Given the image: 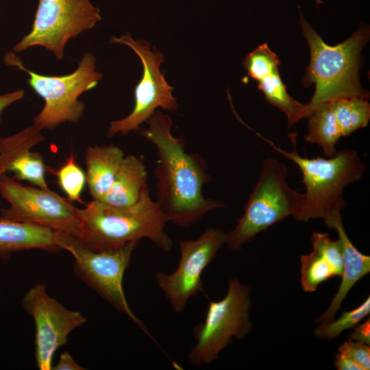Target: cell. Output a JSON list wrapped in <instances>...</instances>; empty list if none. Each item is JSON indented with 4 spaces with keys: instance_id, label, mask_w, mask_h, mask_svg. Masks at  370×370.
I'll use <instances>...</instances> for the list:
<instances>
[{
    "instance_id": "cell-17",
    "label": "cell",
    "mask_w": 370,
    "mask_h": 370,
    "mask_svg": "<svg viewBox=\"0 0 370 370\" xmlns=\"http://www.w3.org/2000/svg\"><path fill=\"white\" fill-rule=\"evenodd\" d=\"M147 184V172L141 157H124L113 184L100 201L114 207H128L139 199Z\"/></svg>"
},
{
    "instance_id": "cell-19",
    "label": "cell",
    "mask_w": 370,
    "mask_h": 370,
    "mask_svg": "<svg viewBox=\"0 0 370 370\" xmlns=\"http://www.w3.org/2000/svg\"><path fill=\"white\" fill-rule=\"evenodd\" d=\"M258 88L262 92L268 103L278 108L286 114L289 127L307 117L306 104L295 100L288 95L279 71L258 81Z\"/></svg>"
},
{
    "instance_id": "cell-18",
    "label": "cell",
    "mask_w": 370,
    "mask_h": 370,
    "mask_svg": "<svg viewBox=\"0 0 370 370\" xmlns=\"http://www.w3.org/2000/svg\"><path fill=\"white\" fill-rule=\"evenodd\" d=\"M308 118V133L305 140L318 145L325 156L332 157L337 152L336 145L343 136L338 124L332 101L318 106Z\"/></svg>"
},
{
    "instance_id": "cell-22",
    "label": "cell",
    "mask_w": 370,
    "mask_h": 370,
    "mask_svg": "<svg viewBox=\"0 0 370 370\" xmlns=\"http://www.w3.org/2000/svg\"><path fill=\"white\" fill-rule=\"evenodd\" d=\"M45 140L41 130L35 125L29 126L10 136L0 138V175L6 173L10 162L20 153L30 150Z\"/></svg>"
},
{
    "instance_id": "cell-31",
    "label": "cell",
    "mask_w": 370,
    "mask_h": 370,
    "mask_svg": "<svg viewBox=\"0 0 370 370\" xmlns=\"http://www.w3.org/2000/svg\"><path fill=\"white\" fill-rule=\"evenodd\" d=\"M54 370H84V368L79 365L67 352L62 353L58 362L54 367Z\"/></svg>"
},
{
    "instance_id": "cell-33",
    "label": "cell",
    "mask_w": 370,
    "mask_h": 370,
    "mask_svg": "<svg viewBox=\"0 0 370 370\" xmlns=\"http://www.w3.org/2000/svg\"><path fill=\"white\" fill-rule=\"evenodd\" d=\"M314 1L316 3L317 5L323 3L321 0H314Z\"/></svg>"
},
{
    "instance_id": "cell-24",
    "label": "cell",
    "mask_w": 370,
    "mask_h": 370,
    "mask_svg": "<svg viewBox=\"0 0 370 370\" xmlns=\"http://www.w3.org/2000/svg\"><path fill=\"white\" fill-rule=\"evenodd\" d=\"M370 312V297H368L357 308L344 312L336 320H332L320 325L315 329L314 334L318 337L330 341L339 336L344 330L354 328Z\"/></svg>"
},
{
    "instance_id": "cell-1",
    "label": "cell",
    "mask_w": 370,
    "mask_h": 370,
    "mask_svg": "<svg viewBox=\"0 0 370 370\" xmlns=\"http://www.w3.org/2000/svg\"><path fill=\"white\" fill-rule=\"evenodd\" d=\"M147 122L140 135L156 149V201L167 223L190 227L210 211L225 208L221 201L204 197L203 186L208 181L204 162L186 153L184 140L172 134L171 118L158 110Z\"/></svg>"
},
{
    "instance_id": "cell-10",
    "label": "cell",
    "mask_w": 370,
    "mask_h": 370,
    "mask_svg": "<svg viewBox=\"0 0 370 370\" xmlns=\"http://www.w3.org/2000/svg\"><path fill=\"white\" fill-rule=\"evenodd\" d=\"M101 20L99 8L90 0H38L32 29L13 51L19 53L41 46L62 60L68 41L91 29Z\"/></svg>"
},
{
    "instance_id": "cell-2",
    "label": "cell",
    "mask_w": 370,
    "mask_h": 370,
    "mask_svg": "<svg viewBox=\"0 0 370 370\" xmlns=\"http://www.w3.org/2000/svg\"><path fill=\"white\" fill-rule=\"evenodd\" d=\"M256 134L293 162L302 174L306 191L301 205L293 216L295 220L308 222L322 219L328 227L333 220L341 216V212L346 204L343 198L345 188L361 180L365 171V166L355 150L345 149L328 158H309L299 154L296 134L288 136L293 145L291 151L280 148L258 132Z\"/></svg>"
},
{
    "instance_id": "cell-30",
    "label": "cell",
    "mask_w": 370,
    "mask_h": 370,
    "mask_svg": "<svg viewBox=\"0 0 370 370\" xmlns=\"http://www.w3.org/2000/svg\"><path fill=\"white\" fill-rule=\"evenodd\" d=\"M24 90L20 88L0 95V123L4 110L14 103L21 99L24 97Z\"/></svg>"
},
{
    "instance_id": "cell-4",
    "label": "cell",
    "mask_w": 370,
    "mask_h": 370,
    "mask_svg": "<svg viewBox=\"0 0 370 370\" xmlns=\"http://www.w3.org/2000/svg\"><path fill=\"white\" fill-rule=\"evenodd\" d=\"M78 214L84 228L81 239L93 249L116 248L142 238L150 240L165 253L173 247L165 232L166 218L151 199L147 184L132 206L114 207L93 199L84 208H78Z\"/></svg>"
},
{
    "instance_id": "cell-3",
    "label": "cell",
    "mask_w": 370,
    "mask_h": 370,
    "mask_svg": "<svg viewBox=\"0 0 370 370\" xmlns=\"http://www.w3.org/2000/svg\"><path fill=\"white\" fill-rule=\"evenodd\" d=\"M299 12V25L310 53L302 84L305 86L315 84L314 95L306 104L307 118L322 103L337 98L367 99L369 92L360 83L358 71L362 65L360 51L369 38V27L360 25L348 39L330 46L309 25L300 10Z\"/></svg>"
},
{
    "instance_id": "cell-13",
    "label": "cell",
    "mask_w": 370,
    "mask_h": 370,
    "mask_svg": "<svg viewBox=\"0 0 370 370\" xmlns=\"http://www.w3.org/2000/svg\"><path fill=\"white\" fill-rule=\"evenodd\" d=\"M22 304L34 321L36 365L40 370L52 369L56 351L66 343L69 334L84 324L86 318L51 297L44 284L32 287L24 295Z\"/></svg>"
},
{
    "instance_id": "cell-8",
    "label": "cell",
    "mask_w": 370,
    "mask_h": 370,
    "mask_svg": "<svg viewBox=\"0 0 370 370\" xmlns=\"http://www.w3.org/2000/svg\"><path fill=\"white\" fill-rule=\"evenodd\" d=\"M251 292L248 285L232 278L225 296L210 301L204 322L194 329L195 344L188 354L190 364H211L234 339L241 340L251 331Z\"/></svg>"
},
{
    "instance_id": "cell-27",
    "label": "cell",
    "mask_w": 370,
    "mask_h": 370,
    "mask_svg": "<svg viewBox=\"0 0 370 370\" xmlns=\"http://www.w3.org/2000/svg\"><path fill=\"white\" fill-rule=\"evenodd\" d=\"M312 249L320 251L330 262L338 276H341L343 269V256L340 241H333L327 233L314 232L311 236Z\"/></svg>"
},
{
    "instance_id": "cell-12",
    "label": "cell",
    "mask_w": 370,
    "mask_h": 370,
    "mask_svg": "<svg viewBox=\"0 0 370 370\" xmlns=\"http://www.w3.org/2000/svg\"><path fill=\"white\" fill-rule=\"evenodd\" d=\"M227 234L223 230L206 228L195 240L180 242V259L176 269L166 273L158 271L155 280L176 313L184 311L188 300L202 291L204 269L225 244Z\"/></svg>"
},
{
    "instance_id": "cell-16",
    "label": "cell",
    "mask_w": 370,
    "mask_h": 370,
    "mask_svg": "<svg viewBox=\"0 0 370 370\" xmlns=\"http://www.w3.org/2000/svg\"><path fill=\"white\" fill-rule=\"evenodd\" d=\"M124 157L122 149L114 145L86 149V183L93 199L101 201L108 193Z\"/></svg>"
},
{
    "instance_id": "cell-25",
    "label": "cell",
    "mask_w": 370,
    "mask_h": 370,
    "mask_svg": "<svg viewBox=\"0 0 370 370\" xmlns=\"http://www.w3.org/2000/svg\"><path fill=\"white\" fill-rule=\"evenodd\" d=\"M243 64L248 76L258 82L264 77L279 71L280 60L267 43L256 47L248 54Z\"/></svg>"
},
{
    "instance_id": "cell-28",
    "label": "cell",
    "mask_w": 370,
    "mask_h": 370,
    "mask_svg": "<svg viewBox=\"0 0 370 370\" xmlns=\"http://www.w3.org/2000/svg\"><path fill=\"white\" fill-rule=\"evenodd\" d=\"M338 352L352 359L362 370L370 369V347L369 345L348 340L338 347Z\"/></svg>"
},
{
    "instance_id": "cell-15",
    "label": "cell",
    "mask_w": 370,
    "mask_h": 370,
    "mask_svg": "<svg viewBox=\"0 0 370 370\" xmlns=\"http://www.w3.org/2000/svg\"><path fill=\"white\" fill-rule=\"evenodd\" d=\"M32 249L51 252L61 249L56 243V230L38 224L0 217V256Z\"/></svg>"
},
{
    "instance_id": "cell-9",
    "label": "cell",
    "mask_w": 370,
    "mask_h": 370,
    "mask_svg": "<svg viewBox=\"0 0 370 370\" xmlns=\"http://www.w3.org/2000/svg\"><path fill=\"white\" fill-rule=\"evenodd\" d=\"M0 195L10 204L0 208V217L83 237L78 208L49 188L24 186L4 173L0 175Z\"/></svg>"
},
{
    "instance_id": "cell-14",
    "label": "cell",
    "mask_w": 370,
    "mask_h": 370,
    "mask_svg": "<svg viewBox=\"0 0 370 370\" xmlns=\"http://www.w3.org/2000/svg\"><path fill=\"white\" fill-rule=\"evenodd\" d=\"M330 228L337 232L343 256L341 282L328 308L318 319L321 323L332 321L343 299L354 285L370 272V257L362 254L351 242L344 229L341 217L334 220Z\"/></svg>"
},
{
    "instance_id": "cell-29",
    "label": "cell",
    "mask_w": 370,
    "mask_h": 370,
    "mask_svg": "<svg viewBox=\"0 0 370 370\" xmlns=\"http://www.w3.org/2000/svg\"><path fill=\"white\" fill-rule=\"evenodd\" d=\"M349 341H358L370 345V319H368L363 323L354 327L349 335Z\"/></svg>"
},
{
    "instance_id": "cell-20",
    "label": "cell",
    "mask_w": 370,
    "mask_h": 370,
    "mask_svg": "<svg viewBox=\"0 0 370 370\" xmlns=\"http://www.w3.org/2000/svg\"><path fill=\"white\" fill-rule=\"evenodd\" d=\"M343 136L365 127L370 119V104L361 97H340L332 100Z\"/></svg>"
},
{
    "instance_id": "cell-32",
    "label": "cell",
    "mask_w": 370,
    "mask_h": 370,
    "mask_svg": "<svg viewBox=\"0 0 370 370\" xmlns=\"http://www.w3.org/2000/svg\"><path fill=\"white\" fill-rule=\"evenodd\" d=\"M334 364L338 370H362L352 359L339 352L335 354Z\"/></svg>"
},
{
    "instance_id": "cell-7",
    "label": "cell",
    "mask_w": 370,
    "mask_h": 370,
    "mask_svg": "<svg viewBox=\"0 0 370 370\" xmlns=\"http://www.w3.org/2000/svg\"><path fill=\"white\" fill-rule=\"evenodd\" d=\"M56 241L60 249L73 255L75 273L153 338L143 322L130 309L123 288L125 271L139 241H131L116 248L96 250L88 246L80 238L60 231H56Z\"/></svg>"
},
{
    "instance_id": "cell-6",
    "label": "cell",
    "mask_w": 370,
    "mask_h": 370,
    "mask_svg": "<svg viewBox=\"0 0 370 370\" xmlns=\"http://www.w3.org/2000/svg\"><path fill=\"white\" fill-rule=\"evenodd\" d=\"M287 175V167L282 162L273 158L264 160L243 214L227 234L228 248L239 250L262 231L297 212L304 193L288 185Z\"/></svg>"
},
{
    "instance_id": "cell-21",
    "label": "cell",
    "mask_w": 370,
    "mask_h": 370,
    "mask_svg": "<svg viewBox=\"0 0 370 370\" xmlns=\"http://www.w3.org/2000/svg\"><path fill=\"white\" fill-rule=\"evenodd\" d=\"M338 276L330 260L321 252L312 249L306 255L301 256V284L304 291L314 292L318 286Z\"/></svg>"
},
{
    "instance_id": "cell-23",
    "label": "cell",
    "mask_w": 370,
    "mask_h": 370,
    "mask_svg": "<svg viewBox=\"0 0 370 370\" xmlns=\"http://www.w3.org/2000/svg\"><path fill=\"white\" fill-rule=\"evenodd\" d=\"M12 172L14 178L28 181L41 188H48L45 178V164L42 156L30 150L14 158L6 168V173Z\"/></svg>"
},
{
    "instance_id": "cell-5",
    "label": "cell",
    "mask_w": 370,
    "mask_h": 370,
    "mask_svg": "<svg viewBox=\"0 0 370 370\" xmlns=\"http://www.w3.org/2000/svg\"><path fill=\"white\" fill-rule=\"evenodd\" d=\"M4 61L27 73L29 86L44 99L45 105L34 118V125L40 130H53L65 123H77L83 116L84 103L79 96L97 86L103 74L96 70L93 54H84L73 73L62 75H44L29 70L13 52H8Z\"/></svg>"
},
{
    "instance_id": "cell-11",
    "label": "cell",
    "mask_w": 370,
    "mask_h": 370,
    "mask_svg": "<svg viewBox=\"0 0 370 370\" xmlns=\"http://www.w3.org/2000/svg\"><path fill=\"white\" fill-rule=\"evenodd\" d=\"M110 42L130 47L141 60L143 72L134 88L133 110L127 116L110 122L107 136L127 135L140 130V126L148 121L158 108L176 110L178 103L172 94L173 88L167 83L160 69L164 61L163 54L155 48L151 50L147 41L134 40L130 34L119 38L112 36Z\"/></svg>"
},
{
    "instance_id": "cell-26",
    "label": "cell",
    "mask_w": 370,
    "mask_h": 370,
    "mask_svg": "<svg viewBox=\"0 0 370 370\" xmlns=\"http://www.w3.org/2000/svg\"><path fill=\"white\" fill-rule=\"evenodd\" d=\"M58 182L69 200L81 201V195L86 183V175L71 154L57 172Z\"/></svg>"
}]
</instances>
